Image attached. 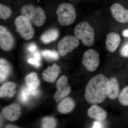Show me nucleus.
Wrapping results in <instances>:
<instances>
[{"instance_id": "f257e3e1", "label": "nucleus", "mask_w": 128, "mask_h": 128, "mask_svg": "<svg viewBox=\"0 0 128 128\" xmlns=\"http://www.w3.org/2000/svg\"><path fill=\"white\" fill-rule=\"evenodd\" d=\"M109 80L102 74H98L92 78L85 89V97L91 104L102 103L108 96Z\"/></svg>"}, {"instance_id": "f03ea898", "label": "nucleus", "mask_w": 128, "mask_h": 128, "mask_svg": "<svg viewBox=\"0 0 128 128\" xmlns=\"http://www.w3.org/2000/svg\"><path fill=\"white\" fill-rule=\"evenodd\" d=\"M22 15L25 16L35 26L40 27L44 24L46 16L45 12L39 6L29 4L24 6L21 9Z\"/></svg>"}, {"instance_id": "7ed1b4c3", "label": "nucleus", "mask_w": 128, "mask_h": 128, "mask_svg": "<svg viewBox=\"0 0 128 128\" xmlns=\"http://www.w3.org/2000/svg\"><path fill=\"white\" fill-rule=\"evenodd\" d=\"M74 33L78 39L81 40L85 46H90L95 41L94 28L87 22H82L78 24L74 30Z\"/></svg>"}, {"instance_id": "20e7f679", "label": "nucleus", "mask_w": 128, "mask_h": 128, "mask_svg": "<svg viewBox=\"0 0 128 128\" xmlns=\"http://www.w3.org/2000/svg\"><path fill=\"white\" fill-rule=\"evenodd\" d=\"M56 13L60 25L68 26L74 22L76 18V12L74 6L70 3H62L58 6Z\"/></svg>"}, {"instance_id": "39448f33", "label": "nucleus", "mask_w": 128, "mask_h": 128, "mask_svg": "<svg viewBox=\"0 0 128 128\" xmlns=\"http://www.w3.org/2000/svg\"><path fill=\"white\" fill-rule=\"evenodd\" d=\"M15 25L17 32L23 39L29 40L33 38L34 29L31 22L25 16L22 15L16 18Z\"/></svg>"}, {"instance_id": "423d86ee", "label": "nucleus", "mask_w": 128, "mask_h": 128, "mask_svg": "<svg viewBox=\"0 0 128 128\" xmlns=\"http://www.w3.org/2000/svg\"><path fill=\"white\" fill-rule=\"evenodd\" d=\"M79 44V39L76 36L71 35L65 36L58 43V48L60 54L61 56H65L77 48Z\"/></svg>"}, {"instance_id": "0eeeda50", "label": "nucleus", "mask_w": 128, "mask_h": 128, "mask_svg": "<svg viewBox=\"0 0 128 128\" xmlns=\"http://www.w3.org/2000/svg\"><path fill=\"white\" fill-rule=\"evenodd\" d=\"M99 63V54L96 50L90 49L84 53L82 64L88 71H95L98 68Z\"/></svg>"}, {"instance_id": "6e6552de", "label": "nucleus", "mask_w": 128, "mask_h": 128, "mask_svg": "<svg viewBox=\"0 0 128 128\" xmlns=\"http://www.w3.org/2000/svg\"><path fill=\"white\" fill-rule=\"evenodd\" d=\"M57 91L54 98L57 102L63 99L70 93L71 88L68 83L67 77L64 76H60L56 84Z\"/></svg>"}, {"instance_id": "1a4fd4ad", "label": "nucleus", "mask_w": 128, "mask_h": 128, "mask_svg": "<svg viewBox=\"0 0 128 128\" xmlns=\"http://www.w3.org/2000/svg\"><path fill=\"white\" fill-rule=\"evenodd\" d=\"M13 36L6 28L0 26V47L2 50L8 51L13 48L14 44Z\"/></svg>"}, {"instance_id": "9d476101", "label": "nucleus", "mask_w": 128, "mask_h": 128, "mask_svg": "<svg viewBox=\"0 0 128 128\" xmlns=\"http://www.w3.org/2000/svg\"><path fill=\"white\" fill-rule=\"evenodd\" d=\"M110 10L115 20L122 23L128 22V10L121 4H114L110 7Z\"/></svg>"}, {"instance_id": "9b49d317", "label": "nucleus", "mask_w": 128, "mask_h": 128, "mask_svg": "<svg viewBox=\"0 0 128 128\" xmlns=\"http://www.w3.org/2000/svg\"><path fill=\"white\" fill-rule=\"evenodd\" d=\"M2 112L3 116L8 120L16 121L20 116V107L19 105L16 104H12L4 108Z\"/></svg>"}, {"instance_id": "f8f14e48", "label": "nucleus", "mask_w": 128, "mask_h": 128, "mask_svg": "<svg viewBox=\"0 0 128 128\" xmlns=\"http://www.w3.org/2000/svg\"><path fill=\"white\" fill-rule=\"evenodd\" d=\"M87 114L89 118L99 121H104L107 116L106 112L96 104H93L89 108Z\"/></svg>"}, {"instance_id": "ddd939ff", "label": "nucleus", "mask_w": 128, "mask_h": 128, "mask_svg": "<svg viewBox=\"0 0 128 128\" xmlns=\"http://www.w3.org/2000/svg\"><path fill=\"white\" fill-rule=\"evenodd\" d=\"M60 69V66L54 64L52 66H48L42 73L43 78L48 82H54L59 74Z\"/></svg>"}, {"instance_id": "4468645a", "label": "nucleus", "mask_w": 128, "mask_h": 128, "mask_svg": "<svg viewBox=\"0 0 128 128\" xmlns=\"http://www.w3.org/2000/svg\"><path fill=\"white\" fill-rule=\"evenodd\" d=\"M121 39L119 34L115 32L108 34L106 40V44L108 50L111 52L116 50L121 43Z\"/></svg>"}, {"instance_id": "2eb2a0df", "label": "nucleus", "mask_w": 128, "mask_h": 128, "mask_svg": "<svg viewBox=\"0 0 128 128\" xmlns=\"http://www.w3.org/2000/svg\"><path fill=\"white\" fill-rule=\"evenodd\" d=\"M75 106L74 101L70 97L64 98L57 106L58 111L61 113L66 114L71 112Z\"/></svg>"}, {"instance_id": "dca6fc26", "label": "nucleus", "mask_w": 128, "mask_h": 128, "mask_svg": "<svg viewBox=\"0 0 128 128\" xmlns=\"http://www.w3.org/2000/svg\"><path fill=\"white\" fill-rule=\"evenodd\" d=\"M119 94V86L116 78H112L109 80L108 96L111 100H114L118 97Z\"/></svg>"}, {"instance_id": "f3484780", "label": "nucleus", "mask_w": 128, "mask_h": 128, "mask_svg": "<svg viewBox=\"0 0 128 128\" xmlns=\"http://www.w3.org/2000/svg\"><path fill=\"white\" fill-rule=\"evenodd\" d=\"M38 89H30L28 86L22 88L21 89L19 96V99L22 103H27L31 96H36L39 94Z\"/></svg>"}, {"instance_id": "a211bd4d", "label": "nucleus", "mask_w": 128, "mask_h": 128, "mask_svg": "<svg viewBox=\"0 0 128 128\" xmlns=\"http://www.w3.org/2000/svg\"><path fill=\"white\" fill-rule=\"evenodd\" d=\"M16 85L13 82H6L2 85L0 89L1 98L12 97L16 92Z\"/></svg>"}, {"instance_id": "6ab92c4d", "label": "nucleus", "mask_w": 128, "mask_h": 128, "mask_svg": "<svg viewBox=\"0 0 128 128\" xmlns=\"http://www.w3.org/2000/svg\"><path fill=\"white\" fill-rule=\"evenodd\" d=\"M59 36L58 30L56 28H52L46 31L42 34L41 39L45 44H48L56 40Z\"/></svg>"}, {"instance_id": "aec40b11", "label": "nucleus", "mask_w": 128, "mask_h": 128, "mask_svg": "<svg viewBox=\"0 0 128 128\" xmlns=\"http://www.w3.org/2000/svg\"><path fill=\"white\" fill-rule=\"evenodd\" d=\"M11 67L10 64L6 60L0 59V81L2 82L6 80L10 74Z\"/></svg>"}, {"instance_id": "412c9836", "label": "nucleus", "mask_w": 128, "mask_h": 128, "mask_svg": "<svg viewBox=\"0 0 128 128\" xmlns=\"http://www.w3.org/2000/svg\"><path fill=\"white\" fill-rule=\"evenodd\" d=\"M25 81L27 86L33 90L38 89L40 84L38 76L35 73H32L27 76L25 77Z\"/></svg>"}, {"instance_id": "4be33fe9", "label": "nucleus", "mask_w": 128, "mask_h": 128, "mask_svg": "<svg viewBox=\"0 0 128 128\" xmlns=\"http://www.w3.org/2000/svg\"><path fill=\"white\" fill-rule=\"evenodd\" d=\"M120 103L124 106H128V86L122 90L118 96Z\"/></svg>"}, {"instance_id": "5701e85b", "label": "nucleus", "mask_w": 128, "mask_h": 128, "mask_svg": "<svg viewBox=\"0 0 128 128\" xmlns=\"http://www.w3.org/2000/svg\"><path fill=\"white\" fill-rule=\"evenodd\" d=\"M56 125V120L53 117H46L42 120V125H41L42 128H55Z\"/></svg>"}, {"instance_id": "b1692460", "label": "nucleus", "mask_w": 128, "mask_h": 128, "mask_svg": "<svg viewBox=\"0 0 128 128\" xmlns=\"http://www.w3.org/2000/svg\"><path fill=\"white\" fill-rule=\"evenodd\" d=\"M12 14L11 9L8 7L1 4H0V18H1L6 20L9 18Z\"/></svg>"}, {"instance_id": "393cba45", "label": "nucleus", "mask_w": 128, "mask_h": 128, "mask_svg": "<svg viewBox=\"0 0 128 128\" xmlns=\"http://www.w3.org/2000/svg\"><path fill=\"white\" fill-rule=\"evenodd\" d=\"M41 54L46 58L53 60L58 59L59 57V54L55 50H44L42 51Z\"/></svg>"}, {"instance_id": "a878e982", "label": "nucleus", "mask_w": 128, "mask_h": 128, "mask_svg": "<svg viewBox=\"0 0 128 128\" xmlns=\"http://www.w3.org/2000/svg\"><path fill=\"white\" fill-rule=\"evenodd\" d=\"M41 56L39 53L35 52L33 57H30L28 60V62L29 64L32 65L36 67H39L41 66Z\"/></svg>"}, {"instance_id": "bb28decb", "label": "nucleus", "mask_w": 128, "mask_h": 128, "mask_svg": "<svg viewBox=\"0 0 128 128\" xmlns=\"http://www.w3.org/2000/svg\"><path fill=\"white\" fill-rule=\"evenodd\" d=\"M120 54L122 57H128V43L122 48L120 50Z\"/></svg>"}, {"instance_id": "cd10ccee", "label": "nucleus", "mask_w": 128, "mask_h": 128, "mask_svg": "<svg viewBox=\"0 0 128 128\" xmlns=\"http://www.w3.org/2000/svg\"><path fill=\"white\" fill-rule=\"evenodd\" d=\"M27 50L31 52H35L37 50V46L34 43H31L28 46Z\"/></svg>"}, {"instance_id": "c85d7f7f", "label": "nucleus", "mask_w": 128, "mask_h": 128, "mask_svg": "<svg viewBox=\"0 0 128 128\" xmlns=\"http://www.w3.org/2000/svg\"><path fill=\"white\" fill-rule=\"evenodd\" d=\"M99 121H97L95 122L93 125V128H101L102 127V124L100 122H98Z\"/></svg>"}, {"instance_id": "c756f323", "label": "nucleus", "mask_w": 128, "mask_h": 128, "mask_svg": "<svg viewBox=\"0 0 128 128\" xmlns=\"http://www.w3.org/2000/svg\"><path fill=\"white\" fill-rule=\"evenodd\" d=\"M122 34L124 36L128 37V30H124Z\"/></svg>"}, {"instance_id": "7c9ffc66", "label": "nucleus", "mask_w": 128, "mask_h": 128, "mask_svg": "<svg viewBox=\"0 0 128 128\" xmlns=\"http://www.w3.org/2000/svg\"><path fill=\"white\" fill-rule=\"evenodd\" d=\"M6 128H18V127H16V126H13V125H10V124H9V125H7V126H6Z\"/></svg>"}, {"instance_id": "2f4dec72", "label": "nucleus", "mask_w": 128, "mask_h": 128, "mask_svg": "<svg viewBox=\"0 0 128 128\" xmlns=\"http://www.w3.org/2000/svg\"><path fill=\"white\" fill-rule=\"evenodd\" d=\"M70 0V1H71V0Z\"/></svg>"}]
</instances>
